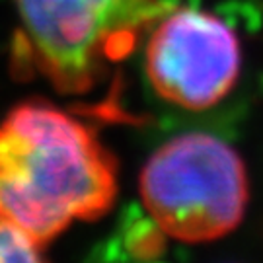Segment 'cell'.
Instances as JSON below:
<instances>
[{"label": "cell", "mask_w": 263, "mask_h": 263, "mask_svg": "<svg viewBox=\"0 0 263 263\" xmlns=\"http://www.w3.org/2000/svg\"><path fill=\"white\" fill-rule=\"evenodd\" d=\"M240 68V39L216 14L170 8L146 33V78L152 90L176 107H215L234 90Z\"/></svg>", "instance_id": "cell-4"}, {"label": "cell", "mask_w": 263, "mask_h": 263, "mask_svg": "<svg viewBox=\"0 0 263 263\" xmlns=\"http://www.w3.org/2000/svg\"><path fill=\"white\" fill-rule=\"evenodd\" d=\"M41 250L43 248L26 232L0 216V263L39 261Z\"/></svg>", "instance_id": "cell-5"}, {"label": "cell", "mask_w": 263, "mask_h": 263, "mask_svg": "<svg viewBox=\"0 0 263 263\" xmlns=\"http://www.w3.org/2000/svg\"><path fill=\"white\" fill-rule=\"evenodd\" d=\"M115 197L117 162L86 123L47 102H26L0 123V216L41 248L104 216Z\"/></svg>", "instance_id": "cell-1"}, {"label": "cell", "mask_w": 263, "mask_h": 263, "mask_svg": "<svg viewBox=\"0 0 263 263\" xmlns=\"http://www.w3.org/2000/svg\"><path fill=\"white\" fill-rule=\"evenodd\" d=\"M139 193L162 234L205 244L234 232L244 220L250 181L232 144L209 133H183L144 162Z\"/></svg>", "instance_id": "cell-3"}, {"label": "cell", "mask_w": 263, "mask_h": 263, "mask_svg": "<svg viewBox=\"0 0 263 263\" xmlns=\"http://www.w3.org/2000/svg\"><path fill=\"white\" fill-rule=\"evenodd\" d=\"M14 59L63 94H86L172 6L164 0H14Z\"/></svg>", "instance_id": "cell-2"}]
</instances>
